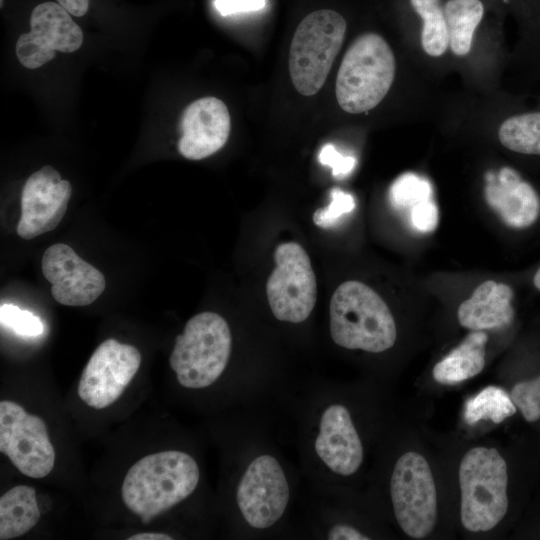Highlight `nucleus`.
<instances>
[{
    "label": "nucleus",
    "mask_w": 540,
    "mask_h": 540,
    "mask_svg": "<svg viewBox=\"0 0 540 540\" xmlns=\"http://www.w3.org/2000/svg\"><path fill=\"white\" fill-rule=\"evenodd\" d=\"M390 493L396 520L404 533L415 539L429 535L437 519V492L422 455L407 452L397 460Z\"/></svg>",
    "instance_id": "obj_7"
},
{
    "label": "nucleus",
    "mask_w": 540,
    "mask_h": 540,
    "mask_svg": "<svg viewBox=\"0 0 540 540\" xmlns=\"http://www.w3.org/2000/svg\"><path fill=\"white\" fill-rule=\"evenodd\" d=\"M355 208V201L351 194L334 188L331 191V202L326 209H318L313 215V222L322 228L333 227L338 224L340 217L350 213Z\"/></svg>",
    "instance_id": "obj_28"
},
{
    "label": "nucleus",
    "mask_w": 540,
    "mask_h": 540,
    "mask_svg": "<svg viewBox=\"0 0 540 540\" xmlns=\"http://www.w3.org/2000/svg\"><path fill=\"white\" fill-rule=\"evenodd\" d=\"M42 273L51 284L53 298L62 305L86 306L105 290L104 275L63 243L46 249Z\"/></svg>",
    "instance_id": "obj_14"
},
{
    "label": "nucleus",
    "mask_w": 540,
    "mask_h": 540,
    "mask_svg": "<svg viewBox=\"0 0 540 540\" xmlns=\"http://www.w3.org/2000/svg\"><path fill=\"white\" fill-rule=\"evenodd\" d=\"M170 535L164 533L146 532L134 534L127 538V540H171Z\"/></svg>",
    "instance_id": "obj_34"
},
{
    "label": "nucleus",
    "mask_w": 540,
    "mask_h": 540,
    "mask_svg": "<svg viewBox=\"0 0 540 540\" xmlns=\"http://www.w3.org/2000/svg\"><path fill=\"white\" fill-rule=\"evenodd\" d=\"M231 343L229 326L217 313L202 312L189 319L169 358L179 384L190 389L213 384L227 366Z\"/></svg>",
    "instance_id": "obj_4"
},
{
    "label": "nucleus",
    "mask_w": 540,
    "mask_h": 540,
    "mask_svg": "<svg viewBox=\"0 0 540 540\" xmlns=\"http://www.w3.org/2000/svg\"><path fill=\"white\" fill-rule=\"evenodd\" d=\"M140 364L141 354L133 345L112 338L103 341L83 369L79 397L95 409L110 406L130 384Z\"/></svg>",
    "instance_id": "obj_10"
},
{
    "label": "nucleus",
    "mask_w": 540,
    "mask_h": 540,
    "mask_svg": "<svg viewBox=\"0 0 540 540\" xmlns=\"http://www.w3.org/2000/svg\"><path fill=\"white\" fill-rule=\"evenodd\" d=\"M484 197L503 223L512 228H527L540 215V198L536 190L508 166L486 173Z\"/></svg>",
    "instance_id": "obj_16"
},
{
    "label": "nucleus",
    "mask_w": 540,
    "mask_h": 540,
    "mask_svg": "<svg viewBox=\"0 0 540 540\" xmlns=\"http://www.w3.org/2000/svg\"><path fill=\"white\" fill-rule=\"evenodd\" d=\"M329 540H366L369 539L355 528L348 525H336L327 535Z\"/></svg>",
    "instance_id": "obj_32"
},
{
    "label": "nucleus",
    "mask_w": 540,
    "mask_h": 540,
    "mask_svg": "<svg viewBox=\"0 0 540 540\" xmlns=\"http://www.w3.org/2000/svg\"><path fill=\"white\" fill-rule=\"evenodd\" d=\"M533 285L537 290L540 291V266L536 270L534 276H533Z\"/></svg>",
    "instance_id": "obj_35"
},
{
    "label": "nucleus",
    "mask_w": 540,
    "mask_h": 540,
    "mask_svg": "<svg viewBox=\"0 0 540 540\" xmlns=\"http://www.w3.org/2000/svg\"><path fill=\"white\" fill-rule=\"evenodd\" d=\"M488 336L483 331H473L433 368L434 379L453 385L479 374L485 366V346Z\"/></svg>",
    "instance_id": "obj_19"
},
{
    "label": "nucleus",
    "mask_w": 540,
    "mask_h": 540,
    "mask_svg": "<svg viewBox=\"0 0 540 540\" xmlns=\"http://www.w3.org/2000/svg\"><path fill=\"white\" fill-rule=\"evenodd\" d=\"M318 160L322 165L330 167L332 175L339 179L349 175L356 165L354 157L342 155L332 144H326L322 147Z\"/></svg>",
    "instance_id": "obj_29"
},
{
    "label": "nucleus",
    "mask_w": 540,
    "mask_h": 540,
    "mask_svg": "<svg viewBox=\"0 0 540 540\" xmlns=\"http://www.w3.org/2000/svg\"><path fill=\"white\" fill-rule=\"evenodd\" d=\"M513 291L503 283L487 280L463 301L457 312L461 326L472 331L502 328L514 317Z\"/></svg>",
    "instance_id": "obj_18"
},
{
    "label": "nucleus",
    "mask_w": 540,
    "mask_h": 540,
    "mask_svg": "<svg viewBox=\"0 0 540 540\" xmlns=\"http://www.w3.org/2000/svg\"><path fill=\"white\" fill-rule=\"evenodd\" d=\"M346 28L345 19L329 9L314 11L299 23L290 46L289 72L300 94L311 96L322 88Z\"/></svg>",
    "instance_id": "obj_6"
},
{
    "label": "nucleus",
    "mask_w": 540,
    "mask_h": 540,
    "mask_svg": "<svg viewBox=\"0 0 540 540\" xmlns=\"http://www.w3.org/2000/svg\"><path fill=\"white\" fill-rule=\"evenodd\" d=\"M449 46L457 56L469 53L474 32L482 20L480 0H448L444 5Z\"/></svg>",
    "instance_id": "obj_21"
},
{
    "label": "nucleus",
    "mask_w": 540,
    "mask_h": 540,
    "mask_svg": "<svg viewBox=\"0 0 540 540\" xmlns=\"http://www.w3.org/2000/svg\"><path fill=\"white\" fill-rule=\"evenodd\" d=\"M330 333L346 349L379 353L391 348L397 337L394 318L383 299L359 281H346L330 302Z\"/></svg>",
    "instance_id": "obj_2"
},
{
    "label": "nucleus",
    "mask_w": 540,
    "mask_h": 540,
    "mask_svg": "<svg viewBox=\"0 0 540 540\" xmlns=\"http://www.w3.org/2000/svg\"><path fill=\"white\" fill-rule=\"evenodd\" d=\"M0 321L2 326L20 336L36 337L44 332V324L38 316L13 304L1 305Z\"/></svg>",
    "instance_id": "obj_26"
},
{
    "label": "nucleus",
    "mask_w": 540,
    "mask_h": 540,
    "mask_svg": "<svg viewBox=\"0 0 540 540\" xmlns=\"http://www.w3.org/2000/svg\"><path fill=\"white\" fill-rule=\"evenodd\" d=\"M3 1H4V0H0V7L3 6Z\"/></svg>",
    "instance_id": "obj_36"
},
{
    "label": "nucleus",
    "mask_w": 540,
    "mask_h": 540,
    "mask_svg": "<svg viewBox=\"0 0 540 540\" xmlns=\"http://www.w3.org/2000/svg\"><path fill=\"white\" fill-rule=\"evenodd\" d=\"M439 213L435 202L430 199L411 208L413 227L423 233L434 231L438 225Z\"/></svg>",
    "instance_id": "obj_30"
},
{
    "label": "nucleus",
    "mask_w": 540,
    "mask_h": 540,
    "mask_svg": "<svg viewBox=\"0 0 540 540\" xmlns=\"http://www.w3.org/2000/svg\"><path fill=\"white\" fill-rule=\"evenodd\" d=\"M315 450L323 463L342 476L354 474L363 461V447L347 408L330 405L322 414Z\"/></svg>",
    "instance_id": "obj_17"
},
{
    "label": "nucleus",
    "mask_w": 540,
    "mask_h": 540,
    "mask_svg": "<svg viewBox=\"0 0 540 540\" xmlns=\"http://www.w3.org/2000/svg\"><path fill=\"white\" fill-rule=\"evenodd\" d=\"M498 137L501 144L513 152L540 156V112L506 119L499 128Z\"/></svg>",
    "instance_id": "obj_22"
},
{
    "label": "nucleus",
    "mask_w": 540,
    "mask_h": 540,
    "mask_svg": "<svg viewBox=\"0 0 540 540\" xmlns=\"http://www.w3.org/2000/svg\"><path fill=\"white\" fill-rule=\"evenodd\" d=\"M40 519V509L33 487L18 485L0 498V539L26 534Z\"/></svg>",
    "instance_id": "obj_20"
},
{
    "label": "nucleus",
    "mask_w": 540,
    "mask_h": 540,
    "mask_svg": "<svg viewBox=\"0 0 540 540\" xmlns=\"http://www.w3.org/2000/svg\"><path fill=\"white\" fill-rule=\"evenodd\" d=\"M265 4L266 0H214V6L222 16L258 11Z\"/></svg>",
    "instance_id": "obj_31"
},
{
    "label": "nucleus",
    "mask_w": 540,
    "mask_h": 540,
    "mask_svg": "<svg viewBox=\"0 0 540 540\" xmlns=\"http://www.w3.org/2000/svg\"><path fill=\"white\" fill-rule=\"evenodd\" d=\"M396 71L394 54L379 34L358 36L346 51L336 79V98L351 114L375 108L388 93Z\"/></svg>",
    "instance_id": "obj_3"
},
{
    "label": "nucleus",
    "mask_w": 540,
    "mask_h": 540,
    "mask_svg": "<svg viewBox=\"0 0 540 540\" xmlns=\"http://www.w3.org/2000/svg\"><path fill=\"white\" fill-rule=\"evenodd\" d=\"M31 30L21 34L16 55L26 68L36 69L55 57L56 51L72 53L83 43L81 28L59 3L37 5L30 16Z\"/></svg>",
    "instance_id": "obj_12"
},
{
    "label": "nucleus",
    "mask_w": 540,
    "mask_h": 540,
    "mask_svg": "<svg viewBox=\"0 0 540 540\" xmlns=\"http://www.w3.org/2000/svg\"><path fill=\"white\" fill-rule=\"evenodd\" d=\"M199 476L197 463L187 453L177 450L153 453L141 458L126 473L122 500L147 524L191 495Z\"/></svg>",
    "instance_id": "obj_1"
},
{
    "label": "nucleus",
    "mask_w": 540,
    "mask_h": 540,
    "mask_svg": "<svg viewBox=\"0 0 540 540\" xmlns=\"http://www.w3.org/2000/svg\"><path fill=\"white\" fill-rule=\"evenodd\" d=\"M0 451L31 478H44L54 467L55 450L45 422L8 400L0 402Z\"/></svg>",
    "instance_id": "obj_9"
},
{
    "label": "nucleus",
    "mask_w": 540,
    "mask_h": 540,
    "mask_svg": "<svg viewBox=\"0 0 540 540\" xmlns=\"http://www.w3.org/2000/svg\"><path fill=\"white\" fill-rule=\"evenodd\" d=\"M289 485L278 461L270 455L255 458L237 487V504L246 522L258 529L274 525L289 501Z\"/></svg>",
    "instance_id": "obj_11"
},
{
    "label": "nucleus",
    "mask_w": 540,
    "mask_h": 540,
    "mask_svg": "<svg viewBox=\"0 0 540 540\" xmlns=\"http://www.w3.org/2000/svg\"><path fill=\"white\" fill-rule=\"evenodd\" d=\"M461 522L471 532L494 528L508 510L507 464L495 448L475 447L459 467Z\"/></svg>",
    "instance_id": "obj_5"
},
{
    "label": "nucleus",
    "mask_w": 540,
    "mask_h": 540,
    "mask_svg": "<svg viewBox=\"0 0 540 540\" xmlns=\"http://www.w3.org/2000/svg\"><path fill=\"white\" fill-rule=\"evenodd\" d=\"M510 396L526 421L535 422L540 418V376L517 383Z\"/></svg>",
    "instance_id": "obj_27"
},
{
    "label": "nucleus",
    "mask_w": 540,
    "mask_h": 540,
    "mask_svg": "<svg viewBox=\"0 0 540 540\" xmlns=\"http://www.w3.org/2000/svg\"><path fill=\"white\" fill-rule=\"evenodd\" d=\"M431 183L415 173L400 175L390 187V201L397 209L412 208L432 199Z\"/></svg>",
    "instance_id": "obj_25"
},
{
    "label": "nucleus",
    "mask_w": 540,
    "mask_h": 540,
    "mask_svg": "<svg viewBox=\"0 0 540 540\" xmlns=\"http://www.w3.org/2000/svg\"><path fill=\"white\" fill-rule=\"evenodd\" d=\"M421 17L423 25L421 43L424 51L433 57L443 55L448 46V30L444 6L441 0H410Z\"/></svg>",
    "instance_id": "obj_23"
},
{
    "label": "nucleus",
    "mask_w": 540,
    "mask_h": 540,
    "mask_svg": "<svg viewBox=\"0 0 540 540\" xmlns=\"http://www.w3.org/2000/svg\"><path fill=\"white\" fill-rule=\"evenodd\" d=\"M516 410V405L505 390L497 386H488L466 401L464 420L470 425L484 419L501 423L514 415Z\"/></svg>",
    "instance_id": "obj_24"
},
{
    "label": "nucleus",
    "mask_w": 540,
    "mask_h": 540,
    "mask_svg": "<svg viewBox=\"0 0 540 540\" xmlns=\"http://www.w3.org/2000/svg\"><path fill=\"white\" fill-rule=\"evenodd\" d=\"M178 150L190 160L206 158L221 149L230 133V115L223 101L215 97L200 98L184 110Z\"/></svg>",
    "instance_id": "obj_15"
},
{
    "label": "nucleus",
    "mask_w": 540,
    "mask_h": 540,
    "mask_svg": "<svg viewBox=\"0 0 540 540\" xmlns=\"http://www.w3.org/2000/svg\"><path fill=\"white\" fill-rule=\"evenodd\" d=\"M276 267L268 278L266 293L274 316L291 323L306 320L317 298V284L308 254L295 243L280 244L274 254Z\"/></svg>",
    "instance_id": "obj_8"
},
{
    "label": "nucleus",
    "mask_w": 540,
    "mask_h": 540,
    "mask_svg": "<svg viewBox=\"0 0 540 540\" xmlns=\"http://www.w3.org/2000/svg\"><path fill=\"white\" fill-rule=\"evenodd\" d=\"M72 187L52 166H43L25 182L17 233L32 239L57 227L64 217Z\"/></svg>",
    "instance_id": "obj_13"
},
{
    "label": "nucleus",
    "mask_w": 540,
    "mask_h": 540,
    "mask_svg": "<svg viewBox=\"0 0 540 540\" xmlns=\"http://www.w3.org/2000/svg\"><path fill=\"white\" fill-rule=\"evenodd\" d=\"M71 15L81 17L89 8V0H57Z\"/></svg>",
    "instance_id": "obj_33"
}]
</instances>
